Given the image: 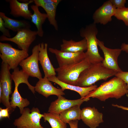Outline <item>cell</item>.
<instances>
[{"instance_id": "1", "label": "cell", "mask_w": 128, "mask_h": 128, "mask_svg": "<svg viewBox=\"0 0 128 128\" xmlns=\"http://www.w3.org/2000/svg\"><path fill=\"white\" fill-rule=\"evenodd\" d=\"M128 94L126 84L121 79L115 77L102 83L84 98H96L105 101L109 98L118 99Z\"/></svg>"}, {"instance_id": "2", "label": "cell", "mask_w": 128, "mask_h": 128, "mask_svg": "<svg viewBox=\"0 0 128 128\" xmlns=\"http://www.w3.org/2000/svg\"><path fill=\"white\" fill-rule=\"evenodd\" d=\"M117 73L105 67L102 62L91 64L80 74L77 86L89 87L100 80H106L108 78L115 76Z\"/></svg>"}, {"instance_id": "3", "label": "cell", "mask_w": 128, "mask_h": 128, "mask_svg": "<svg viewBox=\"0 0 128 128\" xmlns=\"http://www.w3.org/2000/svg\"><path fill=\"white\" fill-rule=\"evenodd\" d=\"M98 32L96 24L93 22L82 28L80 31L81 36L85 38L87 45V51L85 52V58L91 64L102 62L104 60L99 53L98 48Z\"/></svg>"}, {"instance_id": "4", "label": "cell", "mask_w": 128, "mask_h": 128, "mask_svg": "<svg viewBox=\"0 0 128 128\" xmlns=\"http://www.w3.org/2000/svg\"><path fill=\"white\" fill-rule=\"evenodd\" d=\"M11 74L15 88L10 99L11 100L10 102V105L14 109L17 107H18L20 114H21L24 108L30 105V102L27 99L23 98L21 96L18 91V87L20 84L25 83L27 85L29 89L34 94L35 93V87L28 82V79L29 76L22 70H20L18 67L14 70Z\"/></svg>"}, {"instance_id": "5", "label": "cell", "mask_w": 128, "mask_h": 128, "mask_svg": "<svg viewBox=\"0 0 128 128\" xmlns=\"http://www.w3.org/2000/svg\"><path fill=\"white\" fill-rule=\"evenodd\" d=\"M91 64L85 58L78 63L59 67L55 69L56 77L61 81L68 84L77 86V81L82 72Z\"/></svg>"}, {"instance_id": "6", "label": "cell", "mask_w": 128, "mask_h": 128, "mask_svg": "<svg viewBox=\"0 0 128 128\" xmlns=\"http://www.w3.org/2000/svg\"><path fill=\"white\" fill-rule=\"evenodd\" d=\"M0 57L2 62L7 64L10 70H14L21 62L28 57V52L13 48L10 44L0 42Z\"/></svg>"}, {"instance_id": "7", "label": "cell", "mask_w": 128, "mask_h": 128, "mask_svg": "<svg viewBox=\"0 0 128 128\" xmlns=\"http://www.w3.org/2000/svg\"><path fill=\"white\" fill-rule=\"evenodd\" d=\"M21 114L13 122L17 128H45L40 124V120L44 114L41 113L38 108L33 107L31 110L25 107Z\"/></svg>"}, {"instance_id": "8", "label": "cell", "mask_w": 128, "mask_h": 128, "mask_svg": "<svg viewBox=\"0 0 128 128\" xmlns=\"http://www.w3.org/2000/svg\"><path fill=\"white\" fill-rule=\"evenodd\" d=\"M9 66L6 63L2 62L1 66L0 73V85L1 86L2 93L0 103L9 109V114H11L14 109L11 107L9 101V96L12 93V74L10 72Z\"/></svg>"}, {"instance_id": "9", "label": "cell", "mask_w": 128, "mask_h": 128, "mask_svg": "<svg viewBox=\"0 0 128 128\" xmlns=\"http://www.w3.org/2000/svg\"><path fill=\"white\" fill-rule=\"evenodd\" d=\"M37 35V31L25 29L17 32L12 37L9 38L2 35L0 36V41L13 42L17 44L19 48L28 52L30 45L35 40Z\"/></svg>"}, {"instance_id": "10", "label": "cell", "mask_w": 128, "mask_h": 128, "mask_svg": "<svg viewBox=\"0 0 128 128\" xmlns=\"http://www.w3.org/2000/svg\"><path fill=\"white\" fill-rule=\"evenodd\" d=\"M39 52L38 44L33 47L32 54L23 60L19 65L22 70L29 76L36 77L39 80L42 77L38 65Z\"/></svg>"}, {"instance_id": "11", "label": "cell", "mask_w": 128, "mask_h": 128, "mask_svg": "<svg viewBox=\"0 0 128 128\" xmlns=\"http://www.w3.org/2000/svg\"><path fill=\"white\" fill-rule=\"evenodd\" d=\"M98 46L104 54V58L102 63L106 68L117 72L122 71L118 64V58L122 50L121 48L111 49L105 46L103 41L98 39Z\"/></svg>"}, {"instance_id": "12", "label": "cell", "mask_w": 128, "mask_h": 128, "mask_svg": "<svg viewBox=\"0 0 128 128\" xmlns=\"http://www.w3.org/2000/svg\"><path fill=\"white\" fill-rule=\"evenodd\" d=\"M49 50L55 55L59 67L78 63L85 58L83 51L67 52L51 48Z\"/></svg>"}, {"instance_id": "13", "label": "cell", "mask_w": 128, "mask_h": 128, "mask_svg": "<svg viewBox=\"0 0 128 128\" xmlns=\"http://www.w3.org/2000/svg\"><path fill=\"white\" fill-rule=\"evenodd\" d=\"M58 97L56 100L50 103L48 108V112L60 114L73 106L76 105H81L84 102L90 100V98L69 100L61 95Z\"/></svg>"}, {"instance_id": "14", "label": "cell", "mask_w": 128, "mask_h": 128, "mask_svg": "<svg viewBox=\"0 0 128 128\" xmlns=\"http://www.w3.org/2000/svg\"><path fill=\"white\" fill-rule=\"evenodd\" d=\"M116 9L110 0L105 1L93 13L92 16L93 23L96 24H106L112 21V17L114 16Z\"/></svg>"}, {"instance_id": "15", "label": "cell", "mask_w": 128, "mask_h": 128, "mask_svg": "<svg viewBox=\"0 0 128 128\" xmlns=\"http://www.w3.org/2000/svg\"><path fill=\"white\" fill-rule=\"evenodd\" d=\"M102 113L94 107H87L81 110V119L90 128H96L104 122Z\"/></svg>"}, {"instance_id": "16", "label": "cell", "mask_w": 128, "mask_h": 128, "mask_svg": "<svg viewBox=\"0 0 128 128\" xmlns=\"http://www.w3.org/2000/svg\"><path fill=\"white\" fill-rule=\"evenodd\" d=\"M38 45L39 50L38 60L44 72V77L48 78L56 76L55 69L52 64L48 55L47 44L42 42Z\"/></svg>"}, {"instance_id": "17", "label": "cell", "mask_w": 128, "mask_h": 128, "mask_svg": "<svg viewBox=\"0 0 128 128\" xmlns=\"http://www.w3.org/2000/svg\"><path fill=\"white\" fill-rule=\"evenodd\" d=\"M9 4L10 13L15 17H23L25 19L31 20L32 14L29 9L28 5L34 2L30 0L26 2H20L17 0H7Z\"/></svg>"}, {"instance_id": "18", "label": "cell", "mask_w": 128, "mask_h": 128, "mask_svg": "<svg viewBox=\"0 0 128 128\" xmlns=\"http://www.w3.org/2000/svg\"><path fill=\"white\" fill-rule=\"evenodd\" d=\"M34 87L35 91L46 98L51 95H55L58 97L65 94L61 89L54 87L47 78L44 77L39 79Z\"/></svg>"}, {"instance_id": "19", "label": "cell", "mask_w": 128, "mask_h": 128, "mask_svg": "<svg viewBox=\"0 0 128 128\" xmlns=\"http://www.w3.org/2000/svg\"><path fill=\"white\" fill-rule=\"evenodd\" d=\"M48 78L50 81L55 83L60 86L63 91L65 90L69 89L76 92L80 95L81 99L84 98L91 91L97 87V86L96 85H93L88 87H82L68 84L59 80L56 76H52Z\"/></svg>"}, {"instance_id": "20", "label": "cell", "mask_w": 128, "mask_h": 128, "mask_svg": "<svg viewBox=\"0 0 128 128\" xmlns=\"http://www.w3.org/2000/svg\"><path fill=\"white\" fill-rule=\"evenodd\" d=\"M0 17L4 21L5 27L13 32H17L23 29H30L31 28L29 22L25 20L12 18L6 16L3 12H0Z\"/></svg>"}, {"instance_id": "21", "label": "cell", "mask_w": 128, "mask_h": 128, "mask_svg": "<svg viewBox=\"0 0 128 128\" xmlns=\"http://www.w3.org/2000/svg\"><path fill=\"white\" fill-rule=\"evenodd\" d=\"M62 43L60 45L61 50L63 51L75 52H84L87 49V43L85 38L78 41L72 39L67 40L63 39Z\"/></svg>"}, {"instance_id": "22", "label": "cell", "mask_w": 128, "mask_h": 128, "mask_svg": "<svg viewBox=\"0 0 128 128\" xmlns=\"http://www.w3.org/2000/svg\"><path fill=\"white\" fill-rule=\"evenodd\" d=\"M31 7L33 12V14L31 16V21L36 27L37 35L40 37H42L44 34L42 25L47 18V15L46 13H41L38 7L35 5H31Z\"/></svg>"}, {"instance_id": "23", "label": "cell", "mask_w": 128, "mask_h": 128, "mask_svg": "<svg viewBox=\"0 0 128 128\" xmlns=\"http://www.w3.org/2000/svg\"><path fill=\"white\" fill-rule=\"evenodd\" d=\"M81 105H76L64 111L59 114L61 119L65 123L71 121L81 119Z\"/></svg>"}, {"instance_id": "24", "label": "cell", "mask_w": 128, "mask_h": 128, "mask_svg": "<svg viewBox=\"0 0 128 128\" xmlns=\"http://www.w3.org/2000/svg\"><path fill=\"white\" fill-rule=\"evenodd\" d=\"M43 114V119L49 122L51 128H67L66 124L61 119L59 114L49 112Z\"/></svg>"}, {"instance_id": "25", "label": "cell", "mask_w": 128, "mask_h": 128, "mask_svg": "<svg viewBox=\"0 0 128 128\" xmlns=\"http://www.w3.org/2000/svg\"><path fill=\"white\" fill-rule=\"evenodd\" d=\"M57 6L53 4L42 5V7L46 12L47 18L50 24L53 26L55 29L58 30V26L55 19L57 8Z\"/></svg>"}, {"instance_id": "26", "label": "cell", "mask_w": 128, "mask_h": 128, "mask_svg": "<svg viewBox=\"0 0 128 128\" xmlns=\"http://www.w3.org/2000/svg\"><path fill=\"white\" fill-rule=\"evenodd\" d=\"M114 16L118 19L122 20L128 26V7L116 9Z\"/></svg>"}, {"instance_id": "27", "label": "cell", "mask_w": 128, "mask_h": 128, "mask_svg": "<svg viewBox=\"0 0 128 128\" xmlns=\"http://www.w3.org/2000/svg\"><path fill=\"white\" fill-rule=\"evenodd\" d=\"M35 5L38 7L47 4H53L58 6L61 1L60 0H33Z\"/></svg>"}, {"instance_id": "28", "label": "cell", "mask_w": 128, "mask_h": 128, "mask_svg": "<svg viewBox=\"0 0 128 128\" xmlns=\"http://www.w3.org/2000/svg\"><path fill=\"white\" fill-rule=\"evenodd\" d=\"M0 31L2 33L3 35L9 38L11 37V36L9 30L5 27L4 21L0 17Z\"/></svg>"}, {"instance_id": "29", "label": "cell", "mask_w": 128, "mask_h": 128, "mask_svg": "<svg viewBox=\"0 0 128 128\" xmlns=\"http://www.w3.org/2000/svg\"><path fill=\"white\" fill-rule=\"evenodd\" d=\"M123 80L127 85L128 89V72L123 71L117 73L115 75Z\"/></svg>"}, {"instance_id": "30", "label": "cell", "mask_w": 128, "mask_h": 128, "mask_svg": "<svg viewBox=\"0 0 128 128\" xmlns=\"http://www.w3.org/2000/svg\"><path fill=\"white\" fill-rule=\"evenodd\" d=\"M112 5L116 9L121 8L125 7L126 0H110Z\"/></svg>"}, {"instance_id": "31", "label": "cell", "mask_w": 128, "mask_h": 128, "mask_svg": "<svg viewBox=\"0 0 128 128\" xmlns=\"http://www.w3.org/2000/svg\"><path fill=\"white\" fill-rule=\"evenodd\" d=\"M9 109L8 108L6 107L5 109L0 108V120H1L4 118H9Z\"/></svg>"}, {"instance_id": "32", "label": "cell", "mask_w": 128, "mask_h": 128, "mask_svg": "<svg viewBox=\"0 0 128 128\" xmlns=\"http://www.w3.org/2000/svg\"><path fill=\"white\" fill-rule=\"evenodd\" d=\"M78 120L71 121L69 123L70 128H78Z\"/></svg>"}, {"instance_id": "33", "label": "cell", "mask_w": 128, "mask_h": 128, "mask_svg": "<svg viewBox=\"0 0 128 128\" xmlns=\"http://www.w3.org/2000/svg\"><path fill=\"white\" fill-rule=\"evenodd\" d=\"M120 48L122 51L128 53V44H126L125 43H122L121 45Z\"/></svg>"}, {"instance_id": "34", "label": "cell", "mask_w": 128, "mask_h": 128, "mask_svg": "<svg viewBox=\"0 0 128 128\" xmlns=\"http://www.w3.org/2000/svg\"><path fill=\"white\" fill-rule=\"evenodd\" d=\"M112 105L113 106L121 108L123 110H128V107L119 105L117 104L115 105L114 104H112Z\"/></svg>"}, {"instance_id": "35", "label": "cell", "mask_w": 128, "mask_h": 128, "mask_svg": "<svg viewBox=\"0 0 128 128\" xmlns=\"http://www.w3.org/2000/svg\"><path fill=\"white\" fill-rule=\"evenodd\" d=\"M2 93V89L1 86L0 85V100L1 99Z\"/></svg>"}]
</instances>
